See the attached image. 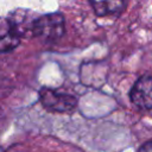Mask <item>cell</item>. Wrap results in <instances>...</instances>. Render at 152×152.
I'll use <instances>...</instances> for the list:
<instances>
[{"instance_id":"7a4b0ae2","label":"cell","mask_w":152,"mask_h":152,"mask_svg":"<svg viewBox=\"0 0 152 152\" xmlns=\"http://www.w3.org/2000/svg\"><path fill=\"white\" fill-rule=\"evenodd\" d=\"M39 100L45 109L56 113L71 112L77 106V99L74 95L50 88H42L39 90Z\"/></svg>"},{"instance_id":"5b68a950","label":"cell","mask_w":152,"mask_h":152,"mask_svg":"<svg viewBox=\"0 0 152 152\" xmlns=\"http://www.w3.org/2000/svg\"><path fill=\"white\" fill-rule=\"evenodd\" d=\"M94 12L99 17H108L116 15L121 13L125 7L127 0H88Z\"/></svg>"},{"instance_id":"277c9868","label":"cell","mask_w":152,"mask_h":152,"mask_svg":"<svg viewBox=\"0 0 152 152\" xmlns=\"http://www.w3.org/2000/svg\"><path fill=\"white\" fill-rule=\"evenodd\" d=\"M20 36L11 24L10 19L0 18V52H8L20 43Z\"/></svg>"},{"instance_id":"3957f363","label":"cell","mask_w":152,"mask_h":152,"mask_svg":"<svg viewBox=\"0 0 152 152\" xmlns=\"http://www.w3.org/2000/svg\"><path fill=\"white\" fill-rule=\"evenodd\" d=\"M129 97L140 109H152V76H141L133 84Z\"/></svg>"},{"instance_id":"8992f818","label":"cell","mask_w":152,"mask_h":152,"mask_svg":"<svg viewBox=\"0 0 152 152\" xmlns=\"http://www.w3.org/2000/svg\"><path fill=\"white\" fill-rule=\"evenodd\" d=\"M138 152H152V141H147L142 144Z\"/></svg>"},{"instance_id":"6da1fadb","label":"cell","mask_w":152,"mask_h":152,"mask_svg":"<svg viewBox=\"0 0 152 152\" xmlns=\"http://www.w3.org/2000/svg\"><path fill=\"white\" fill-rule=\"evenodd\" d=\"M65 32L64 17L61 13H49L36 18L32 28V37L42 38L45 42H55Z\"/></svg>"}]
</instances>
